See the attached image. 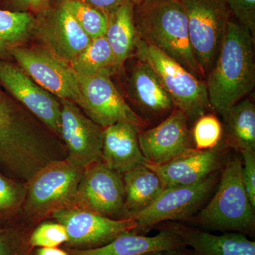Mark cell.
<instances>
[{"label":"cell","instance_id":"obj_1","mask_svg":"<svg viewBox=\"0 0 255 255\" xmlns=\"http://www.w3.org/2000/svg\"><path fill=\"white\" fill-rule=\"evenodd\" d=\"M254 39L248 28L230 19L219 55L205 82L210 105L223 119L254 89Z\"/></svg>","mask_w":255,"mask_h":255},{"label":"cell","instance_id":"obj_2","mask_svg":"<svg viewBox=\"0 0 255 255\" xmlns=\"http://www.w3.org/2000/svg\"><path fill=\"white\" fill-rule=\"evenodd\" d=\"M134 21L137 38L198 78H205L191 48L187 17L178 0H143L134 5Z\"/></svg>","mask_w":255,"mask_h":255},{"label":"cell","instance_id":"obj_3","mask_svg":"<svg viewBox=\"0 0 255 255\" xmlns=\"http://www.w3.org/2000/svg\"><path fill=\"white\" fill-rule=\"evenodd\" d=\"M242 167L241 157L229 156L221 169L214 195L186 223L204 229L240 233L254 237L255 208L243 183Z\"/></svg>","mask_w":255,"mask_h":255},{"label":"cell","instance_id":"obj_4","mask_svg":"<svg viewBox=\"0 0 255 255\" xmlns=\"http://www.w3.org/2000/svg\"><path fill=\"white\" fill-rule=\"evenodd\" d=\"M84 169L65 158L53 161L36 172L26 182L21 209L28 222H41L57 210L73 206Z\"/></svg>","mask_w":255,"mask_h":255},{"label":"cell","instance_id":"obj_5","mask_svg":"<svg viewBox=\"0 0 255 255\" xmlns=\"http://www.w3.org/2000/svg\"><path fill=\"white\" fill-rule=\"evenodd\" d=\"M134 55L148 64L158 75L174 107L185 114L188 121H196L210 109L205 82L180 63L152 45L137 38Z\"/></svg>","mask_w":255,"mask_h":255},{"label":"cell","instance_id":"obj_6","mask_svg":"<svg viewBox=\"0 0 255 255\" xmlns=\"http://www.w3.org/2000/svg\"><path fill=\"white\" fill-rule=\"evenodd\" d=\"M178 1L187 17L191 48L206 78L219 55L231 11L226 0Z\"/></svg>","mask_w":255,"mask_h":255},{"label":"cell","instance_id":"obj_7","mask_svg":"<svg viewBox=\"0 0 255 255\" xmlns=\"http://www.w3.org/2000/svg\"><path fill=\"white\" fill-rule=\"evenodd\" d=\"M221 172L195 184L164 189L152 205L132 218L136 223V228L132 232L144 235L159 223L187 222L205 206L213 195Z\"/></svg>","mask_w":255,"mask_h":255},{"label":"cell","instance_id":"obj_8","mask_svg":"<svg viewBox=\"0 0 255 255\" xmlns=\"http://www.w3.org/2000/svg\"><path fill=\"white\" fill-rule=\"evenodd\" d=\"M11 56L30 78L57 98L80 105L78 75L70 63L43 46L18 47Z\"/></svg>","mask_w":255,"mask_h":255},{"label":"cell","instance_id":"obj_9","mask_svg":"<svg viewBox=\"0 0 255 255\" xmlns=\"http://www.w3.org/2000/svg\"><path fill=\"white\" fill-rule=\"evenodd\" d=\"M78 79L82 96L79 107L101 127L105 128L118 122L132 124L142 129L148 125L121 95L110 74L78 75Z\"/></svg>","mask_w":255,"mask_h":255},{"label":"cell","instance_id":"obj_10","mask_svg":"<svg viewBox=\"0 0 255 255\" xmlns=\"http://www.w3.org/2000/svg\"><path fill=\"white\" fill-rule=\"evenodd\" d=\"M50 218L65 227L68 237L65 246L70 249L100 248L136 228L133 219H111L75 206L57 210Z\"/></svg>","mask_w":255,"mask_h":255},{"label":"cell","instance_id":"obj_11","mask_svg":"<svg viewBox=\"0 0 255 255\" xmlns=\"http://www.w3.org/2000/svg\"><path fill=\"white\" fill-rule=\"evenodd\" d=\"M0 85L20 105L60 137L61 104L16 63L0 60Z\"/></svg>","mask_w":255,"mask_h":255},{"label":"cell","instance_id":"obj_12","mask_svg":"<svg viewBox=\"0 0 255 255\" xmlns=\"http://www.w3.org/2000/svg\"><path fill=\"white\" fill-rule=\"evenodd\" d=\"M124 199L122 174L100 160L84 169L73 206L111 219H122Z\"/></svg>","mask_w":255,"mask_h":255},{"label":"cell","instance_id":"obj_13","mask_svg":"<svg viewBox=\"0 0 255 255\" xmlns=\"http://www.w3.org/2000/svg\"><path fill=\"white\" fill-rule=\"evenodd\" d=\"M59 100L60 137L66 149V159L83 168L102 160L103 128L88 118L74 102Z\"/></svg>","mask_w":255,"mask_h":255},{"label":"cell","instance_id":"obj_14","mask_svg":"<svg viewBox=\"0 0 255 255\" xmlns=\"http://www.w3.org/2000/svg\"><path fill=\"white\" fill-rule=\"evenodd\" d=\"M33 36L43 47L68 63L92 41L60 1L36 15Z\"/></svg>","mask_w":255,"mask_h":255},{"label":"cell","instance_id":"obj_15","mask_svg":"<svg viewBox=\"0 0 255 255\" xmlns=\"http://www.w3.org/2000/svg\"><path fill=\"white\" fill-rule=\"evenodd\" d=\"M229 150L224 142L209 150L191 149L168 162L146 166L155 172L164 189L195 184L221 171L229 157Z\"/></svg>","mask_w":255,"mask_h":255},{"label":"cell","instance_id":"obj_16","mask_svg":"<svg viewBox=\"0 0 255 255\" xmlns=\"http://www.w3.org/2000/svg\"><path fill=\"white\" fill-rule=\"evenodd\" d=\"M185 114L177 108L158 125L139 132L140 150L150 163L162 164L194 147Z\"/></svg>","mask_w":255,"mask_h":255},{"label":"cell","instance_id":"obj_17","mask_svg":"<svg viewBox=\"0 0 255 255\" xmlns=\"http://www.w3.org/2000/svg\"><path fill=\"white\" fill-rule=\"evenodd\" d=\"M127 92L132 105L147 120L168 116L175 108L158 75L148 64L137 60L127 78Z\"/></svg>","mask_w":255,"mask_h":255},{"label":"cell","instance_id":"obj_18","mask_svg":"<svg viewBox=\"0 0 255 255\" xmlns=\"http://www.w3.org/2000/svg\"><path fill=\"white\" fill-rule=\"evenodd\" d=\"M153 228L175 233L192 248L194 255H255V241L242 233L225 232L218 236L175 221L159 223Z\"/></svg>","mask_w":255,"mask_h":255},{"label":"cell","instance_id":"obj_19","mask_svg":"<svg viewBox=\"0 0 255 255\" xmlns=\"http://www.w3.org/2000/svg\"><path fill=\"white\" fill-rule=\"evenodd\" d=\"M140 127L127 122H118L104 128L102 160L120 174L142 165L148 161L139 145Z\"/></svg>","mask_w":255,"mask_h":255},{"label":"cell","instance_id":"obj_20","mask_svg":"<svg viewBox=\"0 0 255 255\" xmlns=\"http://www.w3.org/2000/svg\"><path fill=\"white\" fill-rule=\"evenodd\" d=\"M32 129L29 112L0 87V165L9 163L21 153Z\"/></svg>","mask_w":255,"mask_h":255},{"label":"cell","instance_id":"obj_21","mask_svg":"<svg viewBox=\"0 0 255 255\" xmlns=\"http://www.w3.org/2000/svg\"><path fill=\"white\" fill-rule=\"evenodd\" d=\"M152 237L129 231L122 233L105 246L93 249L68 248L70 255H142L150 252L186 247L185 243L175 233L159 230Z\"/></svg>","mask_w":255,"mask_h":255},{"label":"cell","instance_id":"obj_22","mask_svg":"<svg viewBox=\"0 0 255 255\" xmlns=\"http://www.w3.org/2000/svg\"><path fill=\"white\" fill-rule=\"evenodd\" d=\"M125 199L122 219H132L152 205L164 191L158 175L146 165L122 174Z\"/></svg>","mask_w":255,"mask_h":255},{"label":"cell","instance_id":"obj_23","mask_svg":"<svg viewBox=\"0 0 255 255\" xmlns=\"http://www.w3.org/2000/svg\"><path fill=\"white\" fill-rule=\"evenodd\" d=\"M105 37L119 71L125 62L134 55L137 39L134 21V4L130 0H127L109 15Z\"/></svg>","mask_w":255,"mask_h":255},{"label":"cell","instance_id":"obj_24","mask_svg":"<svg viewBox=\"0 0 255 255\" xmlns=\"http://www.w3.org/2000/svg\"><path fill=\"white\" fill-rule=\"evenodd\" d=\"M224 144L239 153L255 151V106L243 99L233 106L226 117Z\"/></svg>","mask_w":255,"mask_h":255},{"label":"cell","instance_id":"obj_25","mask_svg":"<svg viewBox=\"0 0 255 255\" xmlns=\"http://www.w3.org/2000/svg\"><path fill=\"white\" fill-rule=\"evenodd\" d=\"M35 24L31 13L0 9V60H9L11 51L33 36Z\"/></svg>","mask_w":255,"mask_h":255},{"label":"cell","instance_id":"obj_26","mask_svg":"<svg viewBox=\"0 0 255 255\" xmlns=\"http://www.w3.org/2000/svg\"><path fill=\"white\" fill-rule=\"evenodd\" d=\"M70 64L75 73L81 76L102 73L112 75L118 72L113 53L105 36L92 39L89 46Z\"/></svg>","mask_w":255,"mask_h":255},{"label":"cell","instance_id":"obj_27","mask_svg":"<svg viewBox=\"0 0 255 255\" xmlns=\"http://www.w3.org/2000/svg\"><path fill=\"white\" fill-rule=\"evenodd\" d=\"M91 39L105 36L109 14L78 0H60Z\"/></svg>","mask_w":255,"mask_h":255},{"label":"cell","instance_id":"obj_28","mask_svg":"<svg viewBox=\"0 0 255 255\" xmlns=\"http://www.w3.org/2000/svg\"><path fill=\"white\" fill-rule=\"evenodd\" d=\"M26 182L0 172V219L14 220L26 199Z\"/></svg>","mask_w":255,"mask_h":255},{"label":"cell","instance_id":"obj_29","mask_svg":"<svg viewBox=\"0 0 255 255\" xmlns=\"http://www.w3.org/2000/svg\"><path fill=\"white\" fill-rule=\"evenodd\" d=\"M29 233L14 220L0 219V255H35L28 243Z\"/></svg>","mask_w":255,"mask_h":255},{"label":"cell","instance_id":"obj_30","mask_svg":"<svg viewBox=\"0 0 255 255\" xmlns=\"http://www.w3.org/2000/svg\"><path fill=\"white\" fill-rule=\"evenodd\" d=\"M191 130L196 150H209L216 147L222 140L223 126L214 114H206L195 121Z\"/></svg>","mask_w":255,"mask_h":255},{"label":"cell","instance_id":"obj_31","mask_svg":"<svg viewBox=\"0 0 255 255\" xmlns=\"http://www.w3.org/2000/svg\"><path fill=\"white\" fill-rule=\"evenodd\" d=\"M68 241L66 230L57 221L40 223L28 236V243L33 249L59 247Z\"/></svg>","mask_w":255,"mask_h":255},{"label":"cell","instance_id":"obj_32","mask_svg":"<svg viewBox=\"0 0 255 255\" xmlns=\"http://www.w3.org/2000/svg\"><path fill=\"white\" fill-rule=\"evenodd\" d=\"M226 2L231 15L255 38V0H226Z\"/></svg>","mask_w":255,"mask_h":255},{"label":"cell","instance_id":"obj_33","mask_svg":"<svg viewBox=\"0 0 255 255\" xmlns=\"http://www.w3.org/2000/svg\"><path fill=\"white\" fill-rule=\"evenodd\" d=\"M241 155L243 183L252 205L255 208V151H246Z\"/></svg>","mask_w":255,"mask_h":255},{"label":"cell","instance_id":"obj_34","mask_svg":"<svg viewBox=\"0 0 255 255\" xmlns=\"http://www.w3.org/2000/svg\"><path fill=\"white\" fill-rule=\"evenodd\" d=\"M17 11H27L38 14L49 7L50 0H9Z\"/></svg>","mask_w":255,"mask_h":255},{"label":"cell","instance_id":"obj_35","mask_svg":"<svg viewBox=\"0 0 255 255\" xmlns=\"http://www.w3.org/2000/svg\"><path fill=\"white\" fill-rule=\"evenodd\" d=\"M82 2L85 3L92 6L102 10L110 15L119 6L125 2L127 0H78Z\"/></svg>","mask_w":255,"mask_h":255},{"label":"cell","instance_id":"obj_36","mask_svg":"<svg viewBox=\"0 0 255 255\" xmlns=\"http://www.w3.org/2000/svg\"><path fill=\"white\" fill-rule=\"evenodd\" d=\"M142 255H194V253L191 250H188L187 247H183V248L150 252Z\"/></svg>","mask_w":255,"mask_h":255},{"label":"cell","instance_id":"obj_37","mask_svg":"<svg viewBox=\"0 0 255 255\" xmlns=\"http://www.w3.org/2000/svg\"><path fill=\"white\" fill-rule=\"evenodd\" d=\"M34 253L35 255H70L68 251H64L59 247L36 248Z\"/></svg>","mask_w":255,"mask_h":255},{"label":"cell","instance_id":"obj_38","mask_svg":"<svg viewBox=\"0 0 255 255\" xmlns=\"http://www.w3.org/2000/svg\"><path fill=\"white\" fill-rule=\"evenodd\" d=\"M131 1V2L134 5L138 4L139 3L141 2V1H143V0H130Z\"/></svg>","mask_w":255,"mask_h":255}]
</instances>
